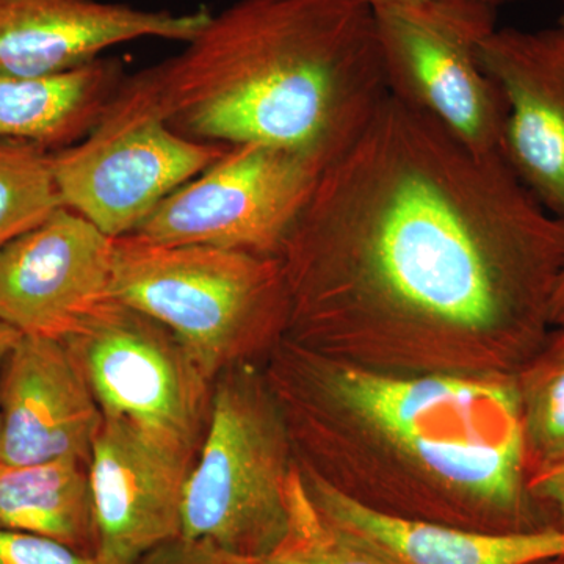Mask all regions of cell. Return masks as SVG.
<instances>
[{
  "mask_svg": "<svg viewBox=\"0 0 564 564\" xmlns=\"http://www.w3.org/2000/svg\"><path fill=\"white\" fill-rule=\"evenodd\" d=\"M18 337H20V333H18L17 329L0 322V367H2L3 359L9 355Z\"/></svg>",
  "mask_w": 564,
  "mask_h": 564,
  "instance_id": "26",
  "label": "cell"
},
{
  "mask_svg": "<svg viewBox=\"0 0 564 564\" xmlns=\"http://www.w3.org/2000/svg\"><path fill=\"white\" fill-rule=\"evenodd\" d=\"M541 564H564V554L555 556V558L547 560V562Z\"/></svg>",
  "mask_w": 564,
  "mask_h": 564,
  "instance_id": "27",
  "label": "cell"
},
{
  "mask_svg": "<svg viewBox=\"0 0 564 564\" xmlns=\"http://www.w3.org/2000/svg\"><path fill=\"white\" fill-rule=\"evenodd\" d=\"M496 17V7L485 0H423L373 10L389 95L481 154H500L508 113L480 58Z\"/></svg>",
  "mask_w": 564,
  "mask_h": 564,
  "instance_id": "6",
  "label": "cell"
},
{
  "mask_svg": "<svg viewBox=\"0 0 564 564\" xmlns=\"http://www.w3.org/2000/svg\"><path fill=\"white\" fill-rule=\"evenodd\" d=\"M104 422L62 339L20 334L0 367V462H90Z\"/></svg>",
  "mask_w": 564,
  "mask_h": 564,
  "instance_id": "13",
  "label": "cell"
},
{
  "mask_svg": "<svg viewBox=\"0 0 564 564\" xmlns=\"http://www.w3.org/2000/svg\"><path fill=\"white\" fill-rule=\"evenodd\" d=\"M329 392L455 497L459 529H558L529 491L514 373L402 378L343 367Z\"/></svg>",
  "mask_w": 564,
  "mask_h": 564,
  "instance_id": "3",
  "label": "cell"
},
{
  "mask_svg": "<svg viewBox=\"0 0 564 564\" xmlns=\"http://www.w3.org/2000/svg\"><path fill=\"white\" fill-rule=\"evenodd\" d=\"M355 2L362 3L367 9L373 11L391 9V7L414 6V3L423 2V0H355ZM485 2L491 3L492 7L499 9V7L505 6V3L516 2V0H485Z\"/></svg>",
  "mask_w": 564,
  "mask_h": 564,
  "instance_id": "25",
  "label": "cell"
},
{
  "mask_svg": "<svg viewBox=\"0 0 564 564\" xmlns=\"http://www.w3.org/2000/svg\"><path fill=\"white\" fill-rule=\"evenodd\" d=\"M514 375L530 477L564 458V329Z\"/></svg>",
  "mask_w": 564,
  "mask_h": 564,
  "instance_id": "18",
  "label": "cell"
},
{
  "mask_svg": "<svg viewBox=\"0 0 564 564\" xmlns=\"http://www.w3.org/2000/svg\"><path fill=\"white\" fill-rule=\"evenodd\" d=\"M258 564H400L318 510L293 466L289 481V529L280 545Z\"/></svg>",
  "mask_w": 564,
  "mask_h": 564,
  "instance_id": "19",
  "label": "cell"
},
{
  "mask_svg": "<svg viewBox=\"0 0 564 564\" xmlns=\"http://www.w3.org/2000/svg\"><path fill=\"white\" fill-rule=\"evenodd\" d=\"M325 169L317 159L284 148L228 147L209 169L166 196L133 234L155 243L280 258Z\"/></svg>",
  "mask_w": 564,
  "mask_h": 564,
  "instance_id": "9",
  "label": "cell"
},
{
  "mask_svg": "<svg viewBox=\"0 0 564 564\" xmlns=\"http://www.w3.org/2000/svg\"><path fill=\"white\" fill-rule=\"evenodd\" d=\"M292 469L276 408L251 370L229 367L215 380L181 536L261 562L288 533Z\"/></svg>",
  "mask_w": 564,
  "mask_h": 564,
  "instance_id": "5",
  "label": "cell"
},
{
  "mask_svg": "<svg viewBox=\"0 0 564 564\" xmlns=\"http://www.w3.org/2000/svg\"><path fill=\"white\" fill-rule=\"evenodd\" d=\"M558 29H562L564 33V0H562V14H560Z\"/></svg>",
  "mask_w": 564,
  "mask_h": 564,
  "instance_id": "28",
  "label": "cell"
},
{
  "mask_svg": "<svg viewBox=\"0 0 564 564\" xmlns=\"http://www.w3.org/2000/svg\"><path fill=\"white\" fill-rule=\"evenodd\" d=\"M137 564H258L252 560L226 554L199 541L177 536L144 555Z\"/></svg>",
  "mask_w": 564,
  "mask_h": 564,
  "instance_id": "22",
  "label": "cell"
},
{
  "mask_svg": "<svg viewBox=\"0 0 564 564\" xmlns=\"http://www.w3.org/2000/svg\"><path fill=\"white\" fill-rule=\"evenodd\" d=\"M113 239L62 207L0 248V322L24 336L65 339L111 299Z\"/></svg>",
  "mask_w": 564,
  "mask_h": 564,
  "instance_id": "11",
  "label": "cell"
},
{
  "mask_svg": "<svg viewBox=\"0 0 564 564\" xmlns=\"http://www.w3.org/2000/svg\"><path fill=\"white\" fill-rule=\"evenodd\" d=\"M0 529L36 534L96 556L98 527L88 464L0 462Z\"/></svg>",
  "mask_w": 564,
  "mask_h": 564,
  "instance_id": "17",
  "label": "cell"
},
{
  "mask_svg": "<svg viewBox=\"0 0 564 564\" xmlns=\"http://www.w3.org/2000/svg\"><path fill=\"white\" fill-rule=\"evenodd\" d=\"M226 148L174 131L129 77L85 139L54 151L55 180L63 206L120 239Z\"/></svg>",
  "mask_w": 564,
  "mask_h": 564,
  "instance_id": "7",
  "label": "cell"
},
{
  "mask_svg": "<svg viewBox=\"0 0 564 564\" xmlns=\"http://www.w3.org/2000/svg\"><path fill=\"white\" fill-rule=\"evenodd\" d=\"M198 451L104 417L88 475L104 564H137L181 536L182 503Z\"/></svg>",
  "mask_w": 564,
  "mask_h": 564,
  "instance_id": "10",
  "label": "cell"
},
{
  "mask_svg": "<svg viewBox=\"0 0 564 564\" xmlns=\"http://www.w3.org/2000/svg\"><path fill=\"white\" fill-rule=\"evenodd\" d=\"M62 207L54 151L31 141L0 139V248Z\"/></svg>",
  "mask_w": 564,
  "mask_h": 564,
  "instance_id": "20",
  "label": "cell"
},
{
  "mask_svg": "<svg viewBox=\"0 0 564 564\" xmlns=\"http://www.w3.org/2000/svg\"><path fill=\"white\" fill-rule=\"evenodd\" d=\"M529 491L564 530V458L530 475Z\"/></svg>",
  "mask_w": 564,
  "mask_h": 564,
  "instance_id": "23",
  "label": "cell"
},
{
  "mask_svg": "<svg viewBox=\"0 0 564 564\" xmlns=\"http://www.w3.org/2000/svg\"><path fill=\"white\" fill-rule=\"evenodd\" d=\"M314 503L400 564H541L564 554V530L492 533L384 513L313 469L303 473Z\"/></svg>",
  "mask_w": 564,
  "mask_h": 564,
  "instance_id": "15",
  "label": "cell"
},
{
  "mask_svg": "<svg viewBox=\"0 0 564 564\" xmlns=\"http://www.w3.org/2000/svg\"><path fill=\"white\" fill-rule=\"evenodd\" d=\"M121 84L120 63L102 58L57 76L0 73V139L50 151L73 147L98 124Z\"/></svg>",
  "mask_w": 564,
  "mask_h": 564,
  "instance_id": "16",
  "label": "cell"
},
{
  "mask_svg": "<svg viewBox=\"0 0 564 564\" xmlns=\"http://www.w3.org/2000/svg\"><path fill=\"white\" fill-rule=\"evenodd\" d=\"M480 58L507 101L500 155L538 203L564 221L562 29H496Z\"/></svg>",
  "mask_w": 564,
  "mask_h": 564,
  "instance_id": "12",
  "label": "cell"
},
{
  "mask_svg": "<svg viewBox=\"0 0 564 564\" xmlns=\"http://www.w3.org/2000/svg\"><path fill=\"white\" fill-rule=\"evenodd\" d=\"M209 11L173 13L99 0H0V73L57 76L141 39L188 43Z\"/></svg>",
  "mask_w": 564,
  "mask_h": 564,
  "instance_id": "14",
  "label": "cell"
},
{
  "mask_svg": "<svg viewBox=\"0 0 564 564\" xmlns=\"http://www.w3.org/2000/svg\"><path fill=\"white\" fill-rule=\"evenodd\" d=\"M62 340L104 417L199 451L215 381L166 326L111 296Z\"/></svg>",
  "mask_w": 564,
  "mask_h": 564,
  "instance_id": "8",
  "label": "cell"
},
{
  "mask_svg": "<svg viewBox=\"0 0 564 564\" xmlns=\"http://www.w3.org/2000/svg\"><path fill=\"white\" fill-rule=\"evenodd\" d=\"M111 296L166 326L214 381L291 315L281 258L135 234L113 239Z\"/></svg>",
  "mask_w": 564,
  "mask_h": 564,
  "instance_id": "4",
  "label": "cell"
},
{
  "mask_svg": "<svg viewBox=\"0 0 564 564\" xmlns=\"http://www.w3.org/2000/svg\"><path fill=\"white\" fill-rule=\"evenodd\" d=\"M0 564H104L98 556L36 534L0 529Z\"/></svg>",
  "mask_w": 564,
  "mask_h": 564,
  "instance_id": "21",
  "label": "cell"
},
{
  "mask_svg": "<svg viewBox=\"0 0 564 564\" xmlns=\"http://www.w3.org/2000/svg\"><path fill=\"white\" fill-rule=\"evenodd\" d=\"M185 44L132 79L174 131L204 143L328 166L389 95L373 11L355 0H237Z\"/></svg>",
  "mask_w": 564,
  "mask_h": 564,
  "instance_id": "2",
  "label": "cell"
},
{
  "mask_svg": "<svg viewBox=\"0 0 564 564\" xmlns=\"http://www.w3.org/2000/svg\"><path fill=\"white\" fill-rule=\"evenodd\" d=\"M551 323L560 326V329H564V262L558 281H556L554 296H552Z\"/></svg>",
  "mask_w": 564,
  "mask_h": 564,
  "instance_id": "24",
  "label": "cell"
},
{
  "mask_svg": "<svg viewBox=\"0 0 564 564\" xmlns=\"http://www.w3.org/2000/svg\"><path fill=\"white\" fill-rule=\"evenodd\" d=\"M289 326L480 337L519 369L545 340L564 221L499 152L386 96L323 170L280 254Z\"/></svg>",
  "mask_w": 564,
  "mask_h": 564,
  "instance_id": "1",
  "label": "cell"
}]
</instances>
